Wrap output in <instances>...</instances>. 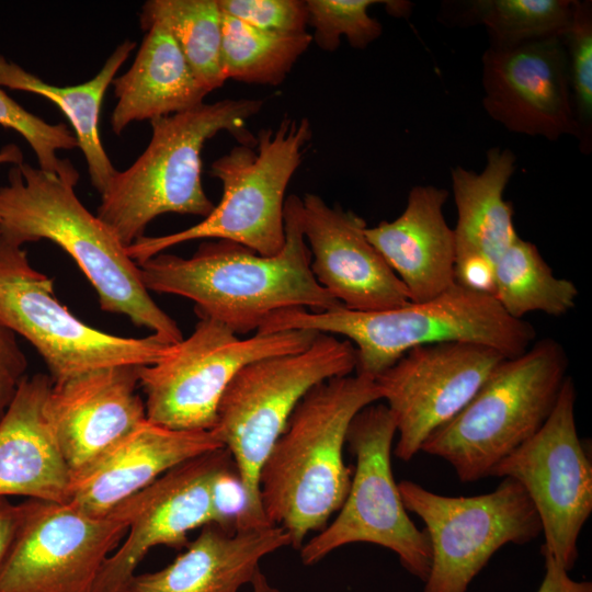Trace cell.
I'll list each match as a JSON object with an SVG mask.
<instances>
[{
  "mask_svg": "<svg viewBox=\"0 0 592 592\" xmlns=\"http://www.w3.org/2000/svg\"><path fill=\"white\" fill-rule=\"evenodd\" d=\"M287 330L341 335L355 349V372L372 378L415 346L471 343L510 358L524 353L536 338L532 325L509 316L492 295L457 283L429 300L385 310L355 311L342 306L323 311L283 309L269 316L257 332Z\"/></svg>",
  "mask_w": 592,
  "mask_h": 592,
  "instance_id": "cell-4",
  "label": "cell"
},
{
  "mask_svg": "<svg viewBox=\"0 0 592 592\" xmlns=\"http://www.w3.org/2000/svg\"><path fill=\"white\" fill-rule=\"evenodd\" d=\"M506 358L488 346L445 342L415 346L374 379L399 434L394 454L409 462L426 437L471 399Z\"/></svg>",
  "mask_w": 592,
  "mask_h": 592,
  "instance_id": "cell-15",
  "label": "cell"
},
{
  "mask_svg": "<svg viewBox=\"0 0 592 592\" xmlns=\"http://www.w3.org/2000/svg\"><path fill=\"white\" fill-rule=\"evenodd\" d=\"M140 25L163 24L178 43L197 81L208 92L227 80L221 61L223 12L218 0H149Z\"/></svg>",
  "mask_w": 592,
  "mask_h": 592,
  "instance_id": "cell-28",
  "label": "cell"
},
{
  "mask_svg": "<svg viewBox=\"0 0 592 592\" xmlns=\"http://www.w3.org/2000/svg\"><path fill=\"white\" fill-rule=\"evenodd\" d=\"M135 46V42L125 39L92 79L70 87L47 83L0 55V87L41 95L57 105L68 118L88 164L91 183L100 195L117 171L101 140V107L107 88Z\"/></svg>",
  "mask_w": 592,
  "mask_h": 592,
  "instance_id": "cell-26",
  "label": "cell"
},
{
  "mask_svg": "<svg viewBox=\"0 0 592 592\" xmlns=\"http://www.w3.org/2000/svg\"><path fill=\"white\" fill-rule=\"evenodd\" d=\"M378 400L375 379L363 374L317 384L297 403L263 463L264 515L285 530L295 549L343 505L354 470L343 459L346 432L355 414Z\"/></svg>",
  "mask_w": 592,
  "mask_h": 592,
  "instance_id": "cell-3",
  "label": "cell"
},
{
  "mask_svg": "<svg viewBox=\"0 0 592 592\" xmlns=\"http://www.w3.org/2000/svg\"><path fill=\"white\" fill-rule=\"evenodd\" d=\"M515 169V153L499 147L487 151L486 167L479 173L462 167L452 169L457 210L453 229L456 260L478 255L494 264L519 236L513 225L512 203L503 198Z\"/></svg>",
  "mask_w": 592,
  "mask_h": 592,
  "instance_id": "cell-25",
  "label": "cell"
},
{
  "mask_svg": "<svg viewBox=\"0 0 592 592\" xmlns=\"http://www.w3.org/2000/svg\"><path fill=\"white\" fill-rule=\"evenodd\" d=\"M301 226L310 270L342 307L376 311L410 303L402 282L368 241L362 217L308 193L301 198Z\"/></svg>",
  "mask_w": 592,
  "mask_h": 592,
  "instance_id": "cell-18",
  "label": "cell"
},
{
  "mask_svg": "<svg viewBox=\"0 0 592 592\" xmlns=\"http://www.w3.org/2000/svg\"><path fill=\"white\" fill-rule=\"evenodd\" d=\"M23 162V153L15 144H9L0 150V164L12 163L13 166Z\"/></svg>",
  "mask_w": 592,
  "mask_h": 592,
  "instance_id": "cell-39",
  "label": "cell"
},
{
  "mask_svg": "<svg viewBox=\"0 0 592 592\" xmlns=\"http://www.w3.org/2000/svg\"><path fill=\"white\" fill-rule=\"evenodd\" d=\"M25 511V501L13 504L7 498L0 497V570L15 540Z\"/></svg>",
  "mask_w": 592,
  "mask_h": 592,
  "instance_id": "cell-37",
  "label": "cell"
},
{
  "mask_svg": "<svg viewBox=\"0 0 592 592\" xmlns=\"http://www.w3.org/2000/svg\"><path fill=\"white\" fill-rule=\"evenodd\" d=\"M569 67L580 150L592 148V2L574 0L572 19L562 34Z\"/></svg>",
  "mask_w": 592,
  "mask_h": 592,
  "instance_id": "cell-31",
  "label": "cell"
},
{
  "mask_svg": "<svg viewBox=\"0 0 592 592\" xmlns=\"http://www.w3.org/2000/svg\"><path fill=\"white\" fill-rule=\"evenodd\" d=\"M223 13L253 27L282 34L307 32L306 0H218Z\"/></svg>",
  "mask_w": 592,
  "mask_h": 592,
  "instance_id": "cell-34",
  "label": "cell"
},
{
  "mask_svg": "<svg viewBox=\"0 0 592 592\" xmlns=\"http://www.w3.org/2000/svg\"><path fill=\"white\" fill-rule=\"evenodd\" d=\"M346 339L318 333L305 350L254 361L224 391L210 430L236 464L247 498L250 527L271 525L264 515L259 475L300 399L317 384L355 371Z\"/></svg>",
  "mask_w": 592,
  "mask_h": 592,
  "instance_id": "cell-7",
  "label": "cell"
},
{
  "mask_svg": "<svg viewBox=\"0 0 592 592\" xmlns=\"http://www.w3.org/2000/svg\"><path fill=\"white\" fill-rule=\"evenodd\" d=\"M312 136L307 118L285 117L275 130L259 132L254 149L235 146L212 163L210 175L223 185L212 213L184 230L145 235L126 247L137 264L177 244L196 239H223L261 255L278 253L285 243L284 206L287 185L301 163Z\"/></svg>",
  "mask_w": 592,
  "mask_h": 592,
  "instance_id": "cell-8",
  "label": "cell"
},
{
  "mask_svg": "<svg viewBox=\"0 0 592 592\" xmlns=\"http://www.w3.org/2000/svg\"><path fill=\"white\" fill-rule=\"evenodd\" d=\"M311 43L308 32H267L223 13L221 61L226 79L278 86Z\"/></svg>",
  "mask_w": 592,
  "mask_h": 592,
  "instance_id": "cell-29",
  "label": "cell"
},
{
  "mask_svg": "<svg viewBox=\"0 0 592 592\" xmlns=\"http://www.w3.org/2000/svg\"><path fill=\"white\" fill-rule=\"evenodd\" d=\"M27 360L15 333L0 325V422L26 376Z\"/></svg>",
  "mask_w": 592,
  "mask_h": 592,
  "instance_id": "cell-35",
  "label": "cell"
},
{
  "mask_svg": "<svg viewBox=\"0 0 592 592\" xmlns=\"http://www.w3.org/2000/svg\"><path fill=\"white\" fill-rule=\"evenodd\" d=\"M0 325L36 349L53 384L103 367L150 365L174 344L155 333L123 338L88 326L58 300L53 278L31 265L25 250L1 237Z\"/></svg>",
  "mask_w": 592,
  "mask_h": 592,
  "instance_id": "cell-10",
  "label": "cell"
},
{
  "mask_svg": "<svg viewBox=\"0 0 592 592\" xmlns=\"http://www.w3.org/2000/svg\"><path fill=\"white\" fill-rule=\"evenodd\" d=\"M396 433L383 403L369 405L352 419L345 437L356 458L351 487L337 517L299 549L304 565H315L344 545L369 543L392 550L406 570L426 580L430 539L410 520L392 475Z\"/></svg>",
  "mask_w": 592,
  "mask_h": 592,
  "instance_id": "cell-11",
  "label": "cell"
},
{
  "mask_svg": "<svg viewBox=\"0 0 592 592\" xmlns=\"http://www.w3.org/2000/svg\"><path fill=\"white\" fill-rule=\"evenodd\" d=\"M52 386L26 375L0 422V497L68 503L71 473L46 414Z\"/></svg>",
  "mask_w": 592,
  "mask_h": 592,
  "instance_id": "cell-22",
  "label": "cell"
},
{
  "mask_svg": "<svg viewBox=\"0 0 592 592\" xmlns=\"http://www.w3.org/2000/svg\"><path fill=\"white\" fill-rule=\"evenodd\" d=\"M0 570V592H92L104 561L127 534L113 514L89 516L69 503L27 499Z\"/></svg>",
  "mask_w": 592,
  "mask_h": 592,
  "instance_id": "cell-14",
  "label": "cell"
},
{
  "mask_svg": "<svg viewBox=\"0 0 592 592\" xmlns=\"http://www.w3.org/2000/svg\"><path fill=\"white\" fill-rule=\"evenodd\" d=\"M285 243L261 255L237 242L208 239L194 254L159 253L138 264L148 291L185 297L198 318H210L236 334L258 331L272 314L288 308L323 311L341 306L315 278L301 226V198L284 206Z\"/></svg>",
  "mask_w": 592,
  "mask_h": 592,
  "instance_id": "cell-1",
  "label": "cell"
},
{
  "mask_svg": "<svg viewBox=\"0 0 592 592\" xmlns=\"http://www.w3.org/2000/svg\"><path fill=\"white\" fill-rule=\"evenodd\" d=\"M545 561V574L537 592H592L590 581H576L558 561L547 554H542Z\"/></svg>",
  "mask_w": 592,
  "mask_h": 592,
  "instance_id": "cell-38",
  "label": "cell"
},
{
  "mask_svg": "<svg viewBox=\"0 0 592 592\" xmlns=\"http://www.w3.org/2000/svg\"><path fill=\"white\" fill-rule=\"evenodd\" d=\"M398 489L406 510L423 521L430 539L423 592H466L498 549L527 544L542 534L534 504L512 478L474 497L437 494L410 480H401Z\"/></svg>",
  "mask_w": 592,
  "mask_h": 592,
  "instance_id": "cell-12",
  "label": "cell"
},
{
  "mask_svg": "<svg viewBox=\"0 0 592 592\" xmlns=\"http://www.w3.org/2000/svg\"><path fill=\"white\" fill-rule=\"evenodd\" d=\"M288 545L289 536L277 525L230 534L209 523L170 565L134 574L121 592H239L251 583L263 557Z\"/></svg>",
  "mask_w": 592,
  "mask_h": 592,
  "instance_id": "cell-23",
  "label": "cell"
},
{
  "mask_svg": "<svg viewBox=\"0 0 592 592\" xmlns=\"http://www.w3.org/2000/svg\"><path fill=\"white\" fill-rule=\"evenodd\" d=\"M459 5L457 24H481L490 45L504 47L562 35L571 22L574 0H474Z\"/></svg>",
  "mask_w": 592,
  "mask_h": 592,
  "instance_id": "cell-30",
  "label": "cell"
},
{
  "mask_svg": "<svg viewBox=\"0 0 592 592\" xmlns=\"http://www.w3.org/2000/svg\"><path fill=\"white\" fill-rule=\"evenodd\" d=\"M129 69L112 84L116 104L111 126L116 135L134 122L153 119L193 109L209 93L197 81L170 31L155 22Z\"/></svg>",
  "mask_w": 592,
  "mask_h": 592,
  "instance_id": "cell-24",
  "label": "cell"
},
{
  "mask_svg": "<svg viewBox=\"0 0 592 592\" xmlns=\"http://www.w3.org/2000/svg\"><path fill=\"white\" fill-rule=\"evenodd\" d=\"M140 367H103L53 384L46 414L71 475L147 420Z\"/></svg>",
  "mask_w": 592,
  "mask_h": 592,
  "instance_id": "cell-19",
  "label": "cell"
},
{
  "mask_svg": "<svg viewBox=\"0 0 592 592\" xmlns=\"http://www.w3.org/2000/svg\"><path fill=\"white\" fill-rule=\"evenodd\" d=\"M481 61L482 105L493 121L516 134L578 139L562 35L490 45Z\"/></svg>",
  "mask_w": 592,
  "mask_h": 592,
  "instance_id": "cell-17",
  "label": "cell"
},
{
  "mask_svg": "<svg viewBox=\"0 0 592 592\" xmlns=\"http://www.w3.org/2000/svg\"><path fill=\"white\" fill-rule=\"evenodd\" d=\"M72 166L61 173L26 162L0 187V237L22 247L47 239L67 252L95 288L103 311L124 315L169 343L183 339L177 322L151 298L126 247L80 202Z\"/></svg>",
  "mask_w": 592,
  "mask_h": 592,
  "instance_id": "cell-2",
  "label": "cell"
},
{
  "mask_svg": "<svg viewBox=\"0 0 592 592\" xmlns=\"http://www.w3.org/2000/svg\"><path fill=\"white\" fill-rule=\"evenodd\" d=\"M567 368V354L553 338L504 358L465 407L426 437L421 451L446 460L462 482L490 477L498 463L546 422Z\"/></svg>",
  "mask_w": 592,
  "mask_h": 592,
  "instance_id": "cell-6",
  "label": "cell"
},
{
  "mask_svg": "<svg viewBox=\"0 0 592 592\" xmlns=\"http://www.w3.org/2000/svg\"><path fill=\"white\" fill-rule=\"evenodd\" d=\"M493 274L494 264L481 257L468 255L455 261V282L470 291L492 295Z\"/></svg>",
  "mask_w": 592,
  "mask_h": 592,
  "instance_id": "cell-36",
  "label": "cell"
},
{
  "mask_svg": "<svg viewBox=\"0 0 592 592\" xmlns=\"http://www.w3.org/2000/svg\"><path fill=\"white\" fill-rule=\"evenodd\" d=\"M578 294L577 286L557 277L537 247L520 236L494 263L492 296L512 318L523 319L534 311L566 315Z\"/></svg>",
  "mask_w": 592,
  "mask_h": 592,
  "instance_id": "cell-27",
  "label": "cell"
},
{
  "mask_svg": "<svg viewBox=\"0 0 592 592\" xmlns=\"http://www.w3.org/2000/svg\"><path fill=\"white\" fill-rule=\"evenodd\" d=\"M224 447L212 431H179L145 420L71 475L68 503L106 516L171 468Z\"/></svg>",
  "mask_w": 592,
  "mask_h": 592,
  "instance_id": "cell-20",
  "label": "cell"
},
{
  "mask_svg": "<svg viewBox=\"0 0 592 592\" xmlns=\"http://www.w3.org/2000/svg\"><path fill=\"white\" fill-rule=\"evenodd\" d=\"M250 584L252 585L253 592H281L269 582L261 569L257 571Z\"/></svg>",
  "mask_w": 592,
  "mask_h": 592,
  "instance_id": "cell-40",
  "label": "cell"
},
{
  "mask_svg": "<svg viewBox=\"0 0 592 592\" xmlns=\"http://www.w3.org/2000/svg\"><path fill=\"white\" fill-rule=\"evenodd\" d=\"M318 332H255L241 339L210 318H200L191 335L174 343L158 362L141 366L139 386L151 423L179 431H210L229 383L246 365L265 357L300 352Z\"/></svg>",
  "mask_w": 592,
  "mask_h": 592,
  "instance_id": "cell-9",
  "label": "cell"
},
{
  "mask_svg": "<svg viewBox=\"0 0 592 592\" xmlns=\"http://www.w3.org/2000/svg\"><path fill=\"white\" fill-rule=\"evenodd\" d=\"M376 0H306L308 25L314 27L312 42L320 49L335 50L344 36L356 49H364L383 33V26L368 9Z\"/></svg>",
  "mask_w": 592,
  "mask_h": 592,
  "instance_id": "cell-32",
  "label": "cell"
},
{
  "mask_svg": "<svg viewBox=\"0 0 592 592\" xmlns=\"http://www.w3.org/2000/svg\"><path fill=\"white\" fill-rule=\"evenodd\" d=\"M574 402V384L567 376L543 426L490 475L524 488L540 521L542 554L567 571L576 563L578 538L592 512V464L577 432Z\"/></svg>",
  "mask_w": 592,
  "mask_h": 592,
  "instance_id": "cell-13",
  "label": "cell"
},
{
  "mask_svg": "<svg viewBox=\"0 0 592 592\" xmlns=\"http://www.w3.org/2000/svg\"><path fill=\"white\" fill-rule=\"evenodd\" d=\"M448 191L413 186L403 212L392 221L366 227L368 241L405 285L410 301L442 294L455 282L454 230L443 214Z\"/></svg>",
  "mask_w": 592,
  "mask_h": 592,
  "instance_id": "cell-21",
  "label": "cell"
},
{
  "mask_svg": "<svg viewBox=\"0 0 592 592\" xmlns=\"http://www.w3.org/2000/svg\"><path fill=\"white\" fill-rule=\"evenodd\" d=\"M262 105L260 99H226L151 119L148 146L133 164L113 175L96 216L125 247L162 214L208 216L214 204L202 184V149L221 130L254 146L257 138L246 126Z\"/></svg>",
  "mask_w": 592,
  "mask_h": 592,
  "instance_id": "cell-5",
  "label": "cell"
},
{
  "mask_svg": "<svg viewBox=\"0 0 592 592\" xmlns=\"http://www.w3.org/2000/svg\"><path fill=\"white\" fill-rule=\"evenodd\" d=\"M232 465L226 447L206 452L117 504L110 513L127 523V538L104 561L92 592H121L152 547H186L191 531L214 522V482Z\"/></svg>",
  "mask_w": 592,
  "mask_h": 592,
  "instance_id": "cell-16",
  "label": "cell"
},
{
  "mask_svg": "<svg viewBox=\"0 0 592 592\" xmlns=\"http://www.w3.org/2000/svg\"><path fill=\"white\" fill-rule=\"evenodd\" d=\"M0 125L19 133L33 149L38 168L49 172H64L71 163L57 156L59 150L78 147L77 139L62 123L49 124L32 114L0 87Z\"/></svg>",
  "mask_w": 592,
  "mask_h": 592,
  "instance_id": "cell-33",
  "label": "cell"
}]
</instances>
